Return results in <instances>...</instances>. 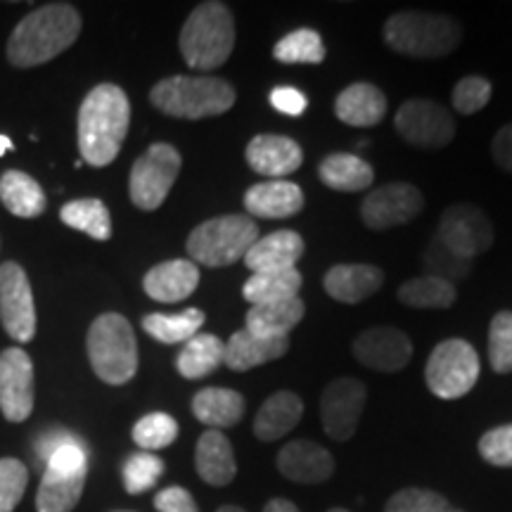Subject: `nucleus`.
Masks as SVG:
<instances>
[{
	"instance_id": "nucleus-1",
	"label": "nucleus",
	"mask_w": 512,
	"mask_h": 512,
	"mask_svg": "<svg viewBox=\"0 0 512 512\" xmlns=\"http://www.w3.org/2000/svg\"><path fill=\"white\" fill-rule=\"evenodd\" d=\"M131 124V102L114 83H100L79 110V150L83 162L107 166L117 159Z\"/></svg>"
},
{
	"instance_id": "nucleus-2",
	"label": "nucleus",
	"mask_w": 512,
	"mask_h": 512,
	"mask_svg": "<svg viewBox=\"0 0 512 512\" xmlns=\"http://www.w3.org/2000/svg\"><path fill=\"white\" fill-rule=\"evenodd\" d=\"M81 34V15L69 3H50L29 12L8 41V60L15 67H38L72 48Z\"/></svg>"
},
{
	"instance_id": "nucleus-3",
	"label": "nucleus",
	"mask_w": 512,
	"mask_h": 512,
	"mask_svg": "<svg viewBox=\"0 0 512 512\" xmlns=\"http://www.w3.org/2000/svg\"><path fill=\"white\" fill-rule=\"evenodd\" d=\"M178 46L185 64L192 69L211 72L223 67L235 48L233 10L221 0L200 3L185 19Z\"/></svg>"
},
{
	"instance_id": "nucleus-4",
	"label": "nucleus",
	"mask_w": 512,
	"mask_h": 512,
	"mask_svg": "<svg viewBox=\"0 0 512 512\" xmlns=\"http://www.w3.org/2000/svg\"><path fill=\"white\" fill-rule=\"evenodd\" d=\"M150 100L166 117L195 121L233 110L238 93L219 76H169L152 88Z\"/></svg>"
},
{
	"instance_id": "nucleus-5",
	"label": "nucleus",
	"mask_w": 512,
	"mask_h": 512,
	"mask_svg": "<svg viewBox=\"0 0 512 512\" xmlns=\"http://www.w3.org/2000/svg\"><path fill=\"white\" fill-rule=\"evenodd\" d=\"M384 43L406 57H446L463 41V27L448 15L403 10L384 22Z\"/></svg>"
},
{
	"instance_id": "nucleus-6",
	"label": "nucleus",
	"mask_w": 512,
	"mask_h": 512,
	"mask_svg": "<svg viewBox=\"0 0 512 512\" xmlns=\"http://www.w3.org/2000/svg\"><path fill=\"white\" fill-rule=\"evenodd\" d=\"M88 361L102 382L121 387L138 373V342L121 313H102L88 330Z\"/></svg>"
},
{
	"instance_id": "nucleus-7",
	"label": "nucleus",
	"mask_w": 512,
	"mask_h": 512,
	"mask_svg": "<svg viewBox=\"0 0 512 512\" xmlns=\"http://www.w3.org/2000/svg\"><path fill=\"white\" fill-rule=\"evenodd\" d=\"M256 240H259V226L254 219H249L247 214H226L200 223L190 233L185 249L195 264L223 268L245 259Z\"/></svg>"
},
{
	"instance_id": "nucleus-8",
	"label": "nucleus",
	"mask_w": 512,
	"mask_h": 512,
	"mask_svg": "<svg viewBox=\"0 0 512 512\" xmlns=\"http://www.w3.org/2000/svg\"><path fill=\"white\" fill-rule=\"evenodd\" d=\"M88 477V453L81 439L62 446L46 463L36 494V512H72Z\"/></svg>"
},
{
	"instance_id": "nucleus-9",
	"label": "nucleus",
	"mask_w": 512,
	"mask_h": 512,
	"mask_svg": "<svg viewBox=\"0 0 512 512\" xmlns=\"http://www.w3.org/2000/svg\"><path fill=\"white\" fill-rule=\"evenodd\" d=\"M479 354L470 342L451 337L432 349L425 366V382L437 399L456 401L475 389L479 380Z\"/></svg>"
},
{
	"instance_id": "nucleus-10",
	"label": "nucleus",
	"mask_w": 512,
	"mask_h": 512,
	"mask_svg": "<svg viewBox=\"0 0 512 512\" xmlns=\"http://www.w3.org/2000/svg\"><path fill=\"white\" fill-rule=\"evenodd\" d=\"M181 152L169 143H155L133 162L128 178L131 202L143 211H155L164 204L181 174Z\"/></svg>"
},
{
	"instance_id": "nucleus-11",
	"label": "nucleus",
	"mask_w": 512,
	"mask_h": 512,
	"mask_svg": "<svg viewBox=\"0 0 512 512\" xmlns=\"http://www.w3.org/2000/svg\"><path fill=\"white\" fill-rule=\"evenodd\" d=\"M394 128L406 143L422 147V150H441L456 138V121H453L451 112L439 102L427 98L403 102L396 110Z\"/></svg>"
},
{
	"instance_id": "nucleus-12",
	"label": "nucleus",
	"mask_w": 512,
	"mask_h": 512,
	"mask_svg": "<svg viewBox=\"0 0 512 512\" xmlns=\"http://www.w3.org/2000/svg\"><path fill=\"white\" fill-rule=\"evenodd\" d=\"M368 389L356 377H337L320 396V422L330 439L349 441L366 411Z\"/></svg>"
},
{
	"instance_id": "nucleus-13",
	"label": "nucleus",
	"mask_w": 512,
	"mask_h": 512,
	"mask_svg": "<svg viewBox=\"0 0 512 512\" xmlns=\"http://www.w3.org/2000/svg\"><path fill=\"white\" fill-rule=\"evenodd\" d=\"M437 238L463 259H475L494 245V226L475 204H451L439 221Z\"/></svg>"
},
{
	"instance_id": "nucleus-14",
	"label": "nucleus",
	"mask_w": 512,
	"mask_h": 512,
	"mask_svg": "<svg viewBox=\"0 0 512 512\" xmlns=\"http://www.w3.org/2000/svg\"><path fill=\"white\" fill-rule=\"evenodd\" d=\"M0 320L19 344L31 342L36 332V304L24 268L8 261L0 266Z\"/></svg>"
},
{
	"instance_id": "nucleus-15",
	"label": "nucleus",
	"mask_w": 512,
	"mask_h": 512,
	"mask_svg": "<svg viewBox=\"0 0 512 512\" xmlns=\"http://www.w3.org/2000/svg\"><path fill=\"white\" fill-rule=\"evenodd\" d=\"M425 209V197L413 183H387L368 192L361 204V221L370 230H389L411 223Z\"/></svg>"
},
{
	"instance_id": "nucleus-16",
	"label": "nucleus",
	"mask_w": 512,
	"mask_h": 512,
	"mask_svg": "<svg viewBox=\"0 0 512 512\" xmlns=\"http://www.w3.org/2000/svg\"><path fill=\"white\" fill-rule=\"evenodd\" d=\"M351 351L361 366L377 370V373H399L411 363L413 342L399 328L377 325V328L363 330L354 339Z\"/></svg>"
},
{
	"instance_id": "nucleus-17",
	"label": "nucleus",
	"mask_w": 512,
	"mask_h": 512,
	"mask_svg": "<svg viewBox=\"0 0 512 512\" xmlns=\"http://www.w3.org/2000/svg\"><path fill=\"white\" fill-rule=\"evenodd\" d=\"M0 411L10 422H24L34 411V363L27 351L0 354Z\"/></svg>"
},
{
	"instance_id": "nucleus-18",
	"label": "nucleus",
	"mask_w": 512,
	"mask_h": 512,
	"mask_svg": "<svg viewBox=\"0 0 512 512\" xmlns=\"http://www.w3.org/2000/svg\"><path fill=\"white\" fill-rule=\"evenodd\" d=\"M249 169L266 178H285L294 174L304 162L302 145L294 138L278 133H261L247 143L245 150Z\"/></svg>"
},
{
	"instance_id": "nucleus-19",
	"label": "nucleus",
	"mask_w": 512,
	"mask_h": 512,
	"mask_svg": "<svg viewBox=\"0 0 512 512\" xmlns=\"http://www.w3.org/2000/svg\"><path fill=\"white\" fill-rule=\"evenodd\" d=\"M280 475L297 484H323L335 475V458L316 441L297 439L280 448Z\"/></svg>"
},
{
	"instance_id": "nucleus-20",
	"label": "nucleus",
	"mask_w": 512,
	"mask_h": 512,
	"mask_svg": "<svg viewBox=\"0 0 512 512\" xmlns=\"http://www.w3.org/2000/svg\"><path fill=\"white\" fill-rule=\"evenodd\" d=\"M249 219H290L304 209V190L292 181H264L245 192Z\"/></svg>"
},
{
	"instance_id": "nucleus-21",
	"label": "nucleus",
	"mask_w": 512,
	"mask_h": 512,
	"mask_svg": "<svg viewBox=\"0 0 512 512\" xmlns=\"http://www.w3.org/2000/svg\"><path fill=\"white\" fill-rule=\"evenodd\" d=\"M304 249V238L297 230H275L256 240L242 261L252 273L290 271V268H297Z\"/></svg>"
},
{
	"instance_id": "nucleus-22",
	"label": "nucleus",
	"mask_w": 512,
	"mask_h": 512,
	"mask_svg": "<svg viewBox=\"0 0 512 512\" xmlns=\"http://www.w3.org/2000/svg\"><path fill=\"white\" fill-rule=\"evenodd\" d=\"M200 285V268L190 259H171L145 273V294L155 302L176 304L188 299Z\"/></svg>"
},
{
	"instance_id": "nucleus-23",
	"label": "nucleus",
	"mask_w": 512,
	"mask_h": 512,
	"mask_svg": "<svg viewBox=\"0 0 512 512\" xmlns=\"http://www.w3.org/2000/svg\"><path fill=\"white\" fill-rule=\"evenodd\" d=\"M382 283L384 273L373 264H337L323 278L325 292L339 304L366 302Z\"/></svg>"
},
{
	"instance_id": "nucleus-24",
	"label": "nucleus",
	"mask_w": 512,
	"mask_h": 512,
	"mask_svg": "<svg viewBox=\"0 0 512 512\" xmlns=\"http://www.w3.org/2000/svg\"><path fill=\"white\" fill-rule=\"evenodd\" d=\"M287 351H290V337L266 339L242 328L228 339L226 351H223V366L235 370V373H247V370L264 366V363L278 361Z\"/></svg>"
},
{
	"instance_id": "nucleus-25",
	"label": "nucleus",
	"mask_w": 512,
	"mask_h": 512,
	"mask_svg": "<svg viewBox=\"0 0 512 512\" xmlns=\"http://www.w3.org/2000/svg\"><path fill=\"white\" fill-rule=\"evenodd\" d=\"M335 114L347 126H377L387 114V98L375 83L356 81L337 95Z\"/></svg>"
},
{
	"instance_id": "nucleus-26",
	"label": "nucleus",
	"mask_w": 512,
	"mask_h": 512,
	"mask_svg": "<svg viewBox=\"0 0 512 512\" xmlns=\"http://www.w3.org/2000/svg\"><path fill=\"white\" fill-rule=\"evenodd\" d=\"M195 467L202 482L209 486H228L238 475L235 451L221 430H207L197 441Z\"/></svg>"
},
{
	"instance_id": "nucleus-27",
	"label": "nucleus",
	"mask_w": 512,
	"mask_h": 512,
	"mask_svg": "<svg viewBox=\"0 0 512 512\" xmlns=\"http://www.w3.org/2000/svg\"><path fill=\"white\" fill-rule=\"evenodd\" d=\"M304 415V401L290 389H280L261 403L254 418V434L259 441H278L299 425Z\"/></svg>"
},
{
	"instance_id": "nucleus-28",
	"label": "nucleus",
	"mask_w": 512,
	"mask_h": 512,
	"mask_svg": "<svg viewBox=\"0 0 512 512\" xmlns=\"http://www.w3.org/2000/svg\"><path fill=\"white\" fill-rule=\"evenodd\" d=\"M306 306L299 297L285 299V302L252 306L245 318V330L256 337L266 339H287L290 332L302 323Z\"/></svg>"
},
{
	"instance_id": "nucleus-29",
	"label": "nucleus",
	"mask_w": 512,
	"mask_h": 512,
	"mask_svg": "<svg viewBox=\"0 0 512 512\" xmlns=\"http://www.w3.org/2000/svg\"><path fill=\"white\" fill-rule=\"evenodd\" d=\"M245 396L228 387H207L192 399V415L209 430L235 427L245 415Z\"/></svg>"
},
{
	"instance_id": "nucleus-30",
	"label": "nucleus",
	"mask_w": 512,
	"mask_h": 512,
	"mask_svg": "<svg viewBox=\"0 0 512 512\" xmlns=\"http://www.w3.org/2000/svg\"><path fill=\"white\" fill-rule=\"evenodd\" d=\"M320 183L337 192L368 190L375 181V171L366 159L349 152H332L318 164Z\"/></svg>"
},
{
	"instance_id": "nucleus-31",
	"label": "nucleus",
	"mask_w": 512,
	"mask_h": 512,
	"mask_svg": "<svg viewBox=\"0 0 512 512\" xmlns=\"http://www.w3.org/2000/svg\"><path fill=\"white\" fill-rule=\"evenodd\" d=\"M0 202L19 219H36L46 211V192L24 171H5L0 176Z\"/></svg>"
},
{
	"instance_id": "nucleus-32",
	"label": "nucleus",
	"mask_w": 512,
	"mask_h": 512,
	"mask_svg": "<svg viewBox=\"0 0 512 512\" xmlns=\"http://www.w3.org/2000/svg\"><path fill=\"white\" fill-rule=\"evenodd\" d=\"M223 351L226 344L216 335L200 332L185 342V347L176 358V368L185 380H202L211 373H216L223 366Z\"/></svg>"
},
{
	"instance_id": "nucleus-33",
	"label": "nucleus",
	"mask_w": 512,
	"mask_h": 512,
	"mask_svg": "<svg viewBox=\"0 0 512 512\" xmlns=\"http://www.w3.org/2000/svg\"><path fill=\"white\" fill-rule=\"evenodd\" d=\"M302 283L304 278L297 268L273 273H252L245 287H242V297H245V302H249V306L285 302V299L299 297Z\"/></svg>"
},
{
	"instance_id": "nucleus-34",
	"label": "nucleus",
	"mask_w": 512,
	"mask_h": 512,
	"mask_svg": "<svg viewBox=\"0 0 512 512\" xmlns=\"http://www.w3.org/2000/svg\"><path fill=\"white\" fill-rule=\"evenodd\" d=\"M401 304L411 306V309H451L458 299L456 285L448 280L434 278V275H418V278L406 280L399 290H396Z\"/></svg>"
},
{
	"instance_id": "nucleus-35",
	"label": "nucleus",
	"mask_w": 512,
	"mask_h": 512,
	"mask_svg": "<svg viewBox=\"0 0 512 512\" xmlns=\"http://www.w3.org/2000/svg\"><path fill=\"white\" fill-rule=\"evenodd\" d=\"M204 320H207V316L200 309H185L181 313H150V316L143 318V330L162 344H181L200 335Z\"/></svg>"
},
{
	"instance_id": "nucleus-36",
	"label": "nucleus",
	"mask_w": 512,
	"mask_h": 512,
	"mask_svg": "<svg viewBox=\"0 0 512 512\" xmlns=\"http://www.w3.org/2000/svg\"><path fill=\"white\" fill-rule=\"evenodd\" d=\"M60 219L67 223L69 228L81 230L88 238L93 240H110L112 238V216L105 202L95 200V197H86V200L67 202L60 211Z\"/></svg>"
},
{
	"instance_id": "nucleus-37",
	"label": "nucleus",
	"mask_w": 512,
	"mask_h": 512,
	"mask_svg": "<svg viewBox=\"0 0 512 512\" xmlns=\"http://www.w3.org/2000/svg\"><path fill=\"white\" fill-rule=\"evenodd\" d=\"M273 57L283 64H320L325 60L323 36L316 29H294L275 43Z\"/></svg>"
},
{
	"instance_id": "nucleus-38",
	"label": "nucleus",
	"mask_w": 512,
	"mask_h": 512,
	"mask_svg": "<svg viewBox=\"0 0 512 512\" xmlns=\"http://www.w3.org/2000/svg\"><path fill=\"white\" fill-rule=\"evenodd\" d=\"M422 266H425L427 275L448 280L453 285H456V280H465L472 273V259H463V256L453 254L437 235H434L430 245L422 252Z\"/></svg>"
},
{
	"instance_id": "nucleus-39",
	"label": "nucleus",
	"mask_w": 512,
	"mask_h": 512,
	"mask_svg": "<svg viewBox=\"0 0 512 512\" xmlns=\"http://www.w3.org/2000/svg\"><path fill=\"white\" fill-rule=\"evenodd\" d=\"M131 434L143 451L152 453L174 444L178 437V422L169 413H150L133 425Z\"/></svg>"
},
{
	"instance_id": "nucleus-40",
	"label": "nucleus",
	"mask_w": 512,
	"mask_h": 512,
	"mask_svg": "<svg viewBox=\"0 0 512 512\" xmlns=\"http://www.w3.org/2000/svg\"><path fill=\"white\" fill-rule=\"evenodd\" d=\"M164 475V460L155 453H133L124 465V489L126 494L138 496L150 491Z\"/></svg>"
},
{
	"instance_id": "nucleus-41",
	"label": "nucleus",
	"mask_w": 512,
	"mask_h": 512,
	"mask_svg": "<svg viewBox=\"0 0 512 512\" xmlns=\"http://www.w3.org/2000/svg\"><path fill=\"white\" fill-rule=\"evenodd\" d=\"M384 512H463L453 508L444 496L432 489H418V486H408V489L396 491L384 505Z\"/></svg>"
},
{
	"instance_id": "nucleus-42",
	"label": "nucleus",
	"mask_w": 512,
	"mask_h": 512,
	"mask_svg": "<svg viewBox=\"0 0 512 512\" xmlns=\"http://www.w3.org/2000/svg\"><path fill=\"white\" fill-rule=\"evenodd\" d=\"M489 363L498 375L512 373V311H498L491 320Z\"/></svg>"
},
{
	"instance_id": "nucleus-43",
	"label": "nucleus",
	"mask_w": 512,
	"mask_h": 512,
	"mask_svg": "<svg viewBox=\"0 0 512 512\" xmlns=\"http://www.w3.org/2000/svg\"><path fill=\"white\" fill-rule=\"evenodd\" d=\"M29 484L27 465L17 458L0 460V512H15Z\"/></svg>"
},
{
	"instance_id": "nucleus-44",
	"label": "nucleus",
	"mask_w": 512,
	"mask_h": 512,
	"mask_svg": "<svg viewBox=\"0 0 512 512\" xmlns=\"http://www.w3.org/2000/svg\"><path fill=\"white\" fill-rule=\"evenodd\" d=\"M491 81L484 76H463L456 86H453L451 102L460 114H475L484 110L491 100Z\"/></svg>"
},
{
	"instance_id": "nucleus-45",
	"label": "nucleus",
	"mask_w": 512,
	"mask_h": 512,
	"mask_svg": "<svg viewBox=\"0 0 512 512\" xmlns=\"http://www.w3.org/2000/svg\"><path fill=\"white\" fill-rule=\"evenodd\" d=\"M479 456L494 467H512V422L494 427L479 439Z\"/></svg>"
},
{
	"instance_id": "nucleus-46",
	"label": "nucleus",
	"mask_w": 512,
	"mask_h": 512,
	"mask_svg": "<svg viewBox=\"0 0 512 512\" xmlns=\"http://www.w3.org/2000/svg\"><path fill=\"white\" fill-rule=\"evenodd\" d=\"M271 105L280 114H287V117H302L309 107V98L294 86H278L271 91Z\"/></svg>"
},
{
	"instance_id": "nucleus-47",
	"label": "nucleus",
	"mask_w": 512,
	"mask_h": 512,
	"mask_svg": "<svg viewBox=\"0 0 512 512\" xmlns=\"http://www.w3.org/2000/svg\"><path fill=\"white\" fill-rule=\"evenodd\" d=\"M157 512H200L195 498L183 486H166L155 496Z\"/></svg>"
},
{
	"instance_id": "nucleus-48",
	"label": "nucleus",
	"mask_w": 512,
	"mask_h": 512,
	"mask_svg": "<svg viewBox=\"0 0 512 512\" xmlns=\"http://www.w3.org/2000/svg\"><path fill=\"white\" fill-rule=\"evenodd\" d=\"M491 155L503 171L512 174V124L498 128L494 140H491Z\"/></svg>"
},
{
	"instance_id": "nucleus-49",
	"label": "nucleus",
	"mask_w": 512,
	"mask_h": 512,
	"mask_svg": "<svg viewBox=\"0 0 512 512\" xmlns=\"http://www.w3.org/2000/svg\"><path fill=\"white\" fill-rule=\"evenodd\" d=\"M76 439H79V437H76V434H72V432H67V430H50L36 441V456L48 463L50 456H53L55 451H60L62 446L72 444V441H76Z\"/></svg>"
},
{
	"instance_id": "nucleus-50",
	"label": "nucleus",
	"mask_w": 512,
	"mask_h": 512,
	"mask_svg": "<svg viewBox=\"0 0 512 512\" xmlns=\"http://www.w3.org/2000/svg\"><path fill=\"white\" fill-rule=\"evenodd\" d=\"M264 512H302V510H299L292 501H287V498H271V501L264 505Z\"/></svg>"
},
{
	"instance_id": "nucleus-51",
	"label": "nucleus",
	"mask_w": 512,
	"mask_h": 512,
	"mask_svg": "<svg viewBox=\"0 0 512 512\" xmlns=\"http://www.w3.org/2000/svg\"><path fill=\"white\" fill-rule=\"evenodd\" d=\"M12 147L15 145H12V140L8 136H0V157H3L8 150H12Z\"/></svg>"
},
{
	"instance_id": "nucleus-52",
	"label": "nucleus",
	"mask_w": 512,
	"mask_h": 512,
	"mask_svg": "<svg viewBox=\"0 0 512 512\" xmlns=\"http://www.w3.org/2000/svg\"><path fill=\"white\" fill-rule=\"evenodd\" d=\"M216 512H245V510L238 508V505H223V508H219Z\"/></svg>"
},
{
	"instance_id": "nucleus-53",
	"label": "nucleus",
	"mask_w": 512,
	"mask_h": 512,
	"mask_svg": "<svg viewBox=\"0 0 512 512\" xmlns=\"http://www.w3.org/2000/svg\"><path fill=\"white\" fill-rule=\"evenodd\" d=\"M328 512H349V510H344V508H332V510H328Z\"/></svg>"
},
{
	"instance_id": "nucleus-54",
	"label": "nucleus",
	"mask_w": 512,
	"mask_h": 512,
	"mask_svg": "<svg viewBox=\"0 0 512 512\" xmlns=\"http://www.w3.org/2000/svg\"><path fill=\"white\" fill-rule=\"evenodd\" d=\"M114 512H126V510H114Z\"/></svg>"
}]
</instances>
